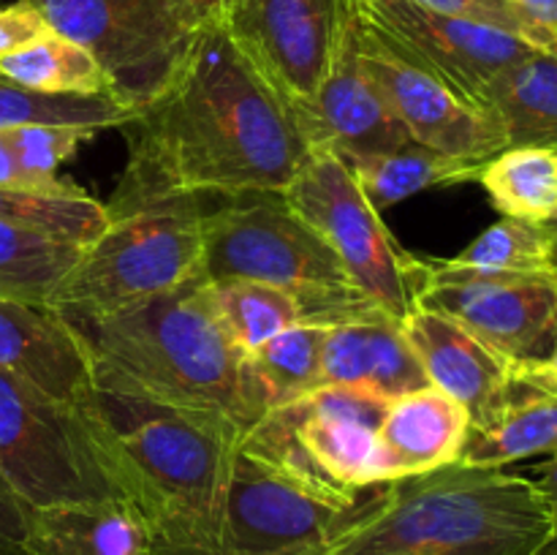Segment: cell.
Returning <instances> with one entry per match:
<instances>
[{
	"label": "cell",
	"mask_w": 557,
	"mask_h": 555,
	"mask_svg": "<svg viewBox=\"0 0 557 555\" xmlns=\"http://www.w3.org/2000/svg\"><path fill=\"white\" fill-rule=\"evenodd\" d=\"M128 161L112 215L169 201L283 194L308 156L292 107L223 25L194 33L166 85L125 125Z\"/></svg>",
	"instance_id": "cell-1"
},
{
	"label": "cell",
	"mask_w": 557,
	"mask_h": 555,
	"mask_svg": "<svg viewBox=\"0 0 557 555\" xmlns=\"http://www.w3.org/2000/svg\"><path fill=\"white\" fill-rule=\"evenodd\" d=\"M114 484L147 520L156 555H218L234 424L96 386L76 406Z\"/></svg>",
	"instance_id": "cell-2"
},
{
	"label": "cell",
	"mask_w": 557,
	"mask_h": 555,
	"mask_svg": "<svg viewBox=\"0 0 557 555\" xmlns=\"http://www.w3.org/2000/svg\"><path fill=\"white\" fill-rule=\"evenodd\" d=\"M60 316L85 343L96 386L207 414L243 435L267 414L248 359L218 324L205 278L114 313Z\"/></svg>",
	"instance_id": "cell-3"
},
{
	"label": "cell",
	"mask_w": 557,
	"mask_h": 555,
	"mask_svg": "<svg viewBox=\"0 0 557 555\" xmlns=\"http://www.w3.org/2000/svg\"><path fill=\"white\" fill-rule=\"evenodd\" d=\"M555 533L531 477L455 462L364 490L319 555H539Z\"/></svg>",
	"instance_id": "cell-4"
},
{
	"label": "cell",
	"mask_w": 557,
	"mask_h": 555,
	"mask_svg": "<svg viewBox=\"0 0 557 555\" xmlns=\"http://www.w3.org/2000/svg\"><path fill=\"white\" fill-rule=\"evenodd\" d=\"M201 278L207 283L243 278L283 288L297 299L305 321L319 324L381 310L348 281L324 239L288 210L281 194L239 196L207 207Z\"/></svg>",
	"instance_id": "cell-5"
},
{
	"label": "cell",
	"mask_w": 557,
	"mask_h": 555,
	"mask_svg": "<svg viewBox=\"0 0 557 555\" xmlns=\"http://www.w3.org/2000/svg\"><path fill=\"white\" fill-rule=\"evenodd\" d=\"M205 212V201L185 199L112 215L82 245L49 305L71 316H103L199 281Z\"/></svg>",
	"instance_id": "cell-6"
},
{
	"label": "cell",
	"mask_w": 557,
	"mask_h": 555,
	"mask_svg": "<svg viewBox=\"0 0 557 555\" xmlns=\"http://www.w3.org/2000/svg\"><path fill=\"white\" fill-rule=\"evenodd\" d=\"M281 199L335 254L348 281L392 319L422 305L428 259L408 254L359 188L346 158L310 147Z\"/></svg>",
	"instance_id": "cell-7"
},
{
	"label": "cell",
	"mask_w": 557,
	"mask_h": 555,
	"mask_svg": "<svg viewBox=\"0 0 557 555\" xmlns=\"http://www.w3.org/2000/svg\"><path fill=\"white\" fill-rule=\"evenodd\" d=\"M389 400L354 386H319L267 411L239 444L343 498L389 482L379 430Z\"/></svg>",
	"instance_id": "cell-8"
},
{
	"label": "cell",
	"mask_w": 557,
	"mask_h": 555,
	"mask_svg": "<svg viewBox=\"0 0 557 555\" xmlns=\"http://www.w3.org/2000/svg\"><path fill=\"white\" fill-rule=\"evenodd\" d=\"M0 479L27 509L123 498L76 406L0 373Z\"/></svg>",
	"instance_id": "cell-9"
},
{
	"label": "cell",
	"mask_w": 557,
	"mask_h": 555,
	"mask_svg": "<svg viewBox=\"0 0 557 555\" xmlns=\"http://www.w3.org/2000/svg\"><path fill=\"white\" fill-rule=\"evenodd\" d=\"M49 30L85 47L107 71L112 96L139 109L183 60L196 27L172 0H27Z\"/></svg>",
	"instance_id": "cell-10"
},
{
	"label": "cell",
	"mask_w": 557,
	"mask_h": 555,
	"mask_svg": "<svg viewBox=\"0 0 557 555\" xmlns=\"http://www.w3.org/2000/svg\"><path fill=\"white\" fill-rule=\"evenodd\" d=\"M359 498H343L315 488L239 444L228 479L218 555H319Z\"/></svg>",
	"instance_id": "cell-11"
},
{
	"label": "cell",
	"mask_w": 557,
	"mask_h": 555,
	"mask_svg": "<svg viewBox=\"0 0 557 555\" xmlns=\"http://www.w3.org/2000/svg\"><path fill=\"white\" fill-rule=\"evenodd\" d=\"M359 11V9H357ZM359 58L413 145L484 166L506 139L484 109L375 33L359 14Z\"/></svg>",
	"instance_id": "cell-12"
},
{
	"label": "cell",
	"mask_w": 557,
	"mask_h": 555,
	"mask_svg": "<svg viewBox=\"0 0 557 555\" xmlns=\"http://www.w3.org/2000/svg\"><path fill=\"white\" fill-rule=\"evenodd\" d=\"M422 305L451 316L517 362L547 357L557 341V270L462 272L428 259Z\"/></svg>",
	"instance_id": "cell-13"
},
{
	"label": "cell",
	"mask_w": 557,
	"mask_h": 555,
	"mask_svg": "<svg viewBox=\"0 0 557 555\" xmlns=\"http://www.w3.org/2000/svg\"><path fill=\"white\" fill-rule=\"evenodd\" d=\"M357 9L375 33L476 107L490 82L536 52L515 33L403 0H357Z\"/></svg>",
	"instance_id": "cell-14"
},
{
	"label": "cell",
	"mask_w": 557,
	"mask_h": 555,
	"mask_svg": "<svg viewBox=\"0 0 557 555\" xmlns=\"http://www.w3.org/2000/svg\"><path fill=\"white\" fill-rule=\"evenodd\" d=\"M348 0H239L223 27L288 107L326 74Z\"/></svg>",
	"instance_id": "cell-15"
},
{
	"label": "cell",
	"mask_w": 557,
	"mask_h": 555,
	"mask_svg": "<svg viewBox=\"0 0 557 555\" xmlns=\"http://www.w3.org/2000/svg\"><path fill=\"white\" fill-rule=\"evenodd\" d=\"M292 112L310 147H326L341 158L411 145V136L397 123L359 58L357 0H348L326 74L313 96L292 107Z\"/></svg>",
	"instance_id": "cell-16"
},
{
	"label": "cell",
	"mask_w": 557,
	"mask_h": 555,
	"mask_svg": "<svg viewBox=\"0 0 557 555\" xmlns=\"http://www.w3.org/2000/svg\"><path fill=\"white\" fill-rule=\"evenodd\" d=\"M428 384L471 414V430H487L515 403L517 359L490 346L441 310L419 305L400 321Z\"/></svg>",
	"instance_id": "cell-17"
},
{
	"label": "cell",
	"mask_w": 557,
	"mask_h": 555,
	"mask_svg": "<svg viewBox=\"0 0 557 555\" xmlns=\"http://www.w3.org/2000/svg\"><path fill=\"white\" fill-rule=\"evenodd\" d=\"M0 373L65 406L96 390L92 359L74 326L52 305L0 297Z\"/></svg>",
	"instance_id": "cell-18"
},
{
	"label": "cell",
	"mask_w": 557,
	"mask_h": 555,
	"mask_svg": "<svg viewBox=\"0 0 557 555\" xmlns=\"http://www.w3.org/2000/svg\"><path fill=\"white\" fill-rule=\"evenodd\" d=\"M319 386H354L395 400L430 384L400 321L375 310L341 324H326Z\"/></svg>",
	"instance_id": "cell-19"
},
{
	"label": "cell",
	"mask_w": 557,
	"mask_h": 555,
	"mask_svg": "<svg viewBox=\"0 0 557 555\" xmlns=\"http://www.w3.org/2000/svg\"><path fill=\"white\" fill-rule=\"evenodd\" d=\"M468 433L471 414L435 386L389 400L379 430L389 482L455 466Z\"/></svg>",
	"instance_id": "cell-20"
},
{
	"label": "cell",
	"mask_w": 557,
	"mask_h": 555,
	"mask_svg": "<svg viewBox=\"0 0 557 555\" xmlns=\"http://www.w3.org/2000/svg\"><path fill=\"white\" fill-rule=\"evenodd\" d=\"M27 555H156L152 531L128 498L27 509Z\"/></svg>",
	"instance_id": "cell-21"
},
{
	"label": "cell",
	"mask_w": 557,
	"mask_h": 555,
	"mask_svg": "<svg viewBox=\"0 0 557 555\" xmlns=\"http://www.w3.org/2000/svg\"><path fill=\"white\" fill-rule=\"evenodd\" d=\"M479 109L495 120L506 147L557 150V54L536 52L490 82Z\"/></svg>",
	"instance_id": "cell-22"
},
{
	"label": "cell",
	"mask_w": 557,
	"mask_h": 555,
	"mask_svg": "<svg viewBox=\"0 0 557 555\" xmlns=\"http://www.w3.org/2000/svg\"><path fill=\"white\" fill-rule=\"evenodd\" d=\"M357 177L359 188L379 212L411 199L428 188L438 185H460L476 180L482 166L457 161V158L441 156L422 145L397 147L392 152H375V156L346 158Z\"/></svg>",
	"instance_id": "cell-23"
},
{
	"label": "cell",
	"mask_w": 557,
	"mask_h": 555,
	"mask_svg": "<svg viewBox=\"0 0 557 555\" xmlns=\"http://www.w3.org/2000/svg\"><path fill=\"white\" fill-rule=\"evenodd\" d=\"M476 180L504 218L557 223V150L506 147L484 163Z\"/></svg>",
	"instance_id": "cell-24"
},
{
	"label": "cell",
	"mask_w": 557,
	"mask_h": 555,
	"mask_svg": "<svg viewBox=\"0 0 557 555\" xmlns=\"http://www.w3.org/2000/svg\"><path fill=\"white\" fill-rule=\"evenodd\" d=\"M533 455H557V395L517 392L504 417L487 430H471L460 466L506 468Z\"/></svg>",
	"instance_id": "cell-25"
},
{
	"label": "cell",
	"mask_w": 557,
	"mask_h": 555,
	"mask_svg": "<svg viewBox=\"0 0 557 555\" xmlns=\"http://www.w3.org/2000/svg\"><path fill=\"white\" fill-rule=\"evenodd\" d=\"M0 76L47 96H112L101 63L85 47L52 30L0 58Z\"/></svg>",
	"instance_id": "cell-26"
},
{
	"label": "cell",
	"mask_w": 557,
	"mask_h": 555,
	"mask_svg": "<svg viewBox=\"0 0 557 555\" xmlns=\"http://www.w3.org/2000/svg\"><path fill=\"white\" fill-rule=\"evenodd\" d=\"M210 299L218 324L245 359L272 337L305 321L302 308L292 294L259 281L234 278L210 283Z\"/></svg>",
	"instance_id": "cell-27"
},
{
	"label": "cell",
	"mask_w": 557,
	"mask_h": 555,
	"mask_svg": "<svg viewBox=\"0 0 557 555\" xmlns=\"http://www.w3.org/2000/svg\"><path fill=\"white\" fill-rule=\"evenodd\" d=\"M82 245L0 218V297L49 305Z\"/></svg>",
	"instance_id": "cell-28"
},
{
	"label": "cell",
	"mask_w": 557,
	"mask_h": 555,
	"mask_svg": "<svg viewBox=\"0 0 557 555\" xmlns=\"http://www.w3.org/2000/svg\"><path fill=\"white\" fill-rule=\"evenodd\" d=\"M326 324L299 321L292 330L281 332L270 343L248 357V370L253 375L267 411L288 406L299 397L319 390L321 343Z\"/></svg>",
	"instance_id": "cell-29"
},
{
	"label": "cell",
	"mask_w": 557,
	"mask_h": 555,
	"mask_svg": "<svg viewBox=\"0 0 557 555\" xmlns=\"http://www.w3.org/2000/svg\"><path fill=\"white\" fill-rule=\"evenodd\" d=\"M462 272H549L557 270V232L542 223L500 218L451 259H438Z\"/></svg>",
	"instance_id": "cell-30"
},
{
	"label": "cell",
	"mask_w": 557,
	"mask_h": 555,
	"mask_svg": "<svg viewBox=\"0 0 557 555\" xmlns=\"http://www.w3.org/2000/svg\"><path fill=\"white\" fill-rule=\"evenodd\" d=\"M136 109L112 96H47L0 76V131L20 125H79L87 131H123Z\"/></svg>",
	"instance_id": "cell-31"
},
{
	"label": "cell",
	"mask_w": 557,
	"mask_h": 555,
	"mask_svg": "<svg viewBox=\"0 0 557 555\" xmlns=\"http://www.w3.org/2000/svg\"><path fill=\"white\" fill-rule=\"evenodd\" d=\"M0 218L65 243L87 245L107 229L109 210L85 190L71 196H36L0 188Z\"/></svg>",
	"instance_id": "cell-32"
},
{
	"label": "cell",
	"mask_w": 557,
	"mask_h": 555,
	"mask_svg": "<svg viewBox=\"0 0 557 555\" xmlns=\"http://www.w3.org/2000/svg\"><path fill=\"white\" fill-rule=\"evenodd\" d=\"M11 147L16 152V161L30 177L41 180L47 185H69L71 180L60 177V166L79 150L82 141L90 139L96 131L79 128V125H20V128L5 131Z\"/></svg>",
	"instance_id": "cell-33"
},
{
	"label": "cell",
	"mask_w": 557,
	"mask_h": 555,
	"mask_svg": "<svg viewBox=\"0 0 557 555\" xmlns=\"http://www.w3.org/2000/svg\"><path fill=\"white\" fill-rule=\"evenodd\" d=\"M403 3L422 5V9L444 11V14L466 16V20L484 22V25L500 27L506 33H515L531 47L542 52L557 54V33L533 20L531 14L515 5L511 0H403Z\"/></svg>",
	"instance_id": "cell-34"
},
{
	"label": "cell",
	"mask_w": 557,
	"mask_h": 555,
	"mask_svg": "<svg viewBox=\"0 0 557 555\" xmlns=\"http://www.w3.org/2000/svg\"><path fill=\"white\" fill-rule=\"evenodd\" d=\"M47 33L49 25L27 0H14L9 5H0V58L16 52L25 44L47 36Z\"/></svg>",
	"instance_id": "cell-35"
},
{
	"label": "cell",
	"mask_w": 557,
	"mask_h": 555,
	"mask_svg": "<svg viewBox=\"0 0 557 555\" xmlns=\"http://www.w3.org/2000/svg\"><path fill=\"white\" fill-rule=\"evenodd\" d=\"M0 188L16 190V194H36V196H71L79 194V185H47L41 180L30 177L16 161V152L5 131H0Z\"/></svg>",
	"instance_id": "cell-36"
},
{
	"label": "cell",
	"mask_w": 557,
	"mask_h": 555,
	"mask_svg": "<svg viewBox=\"0 0 557 555\" xmlns=\"http://www.w3.org/2000/svg\"><path fill=\"white\" fill-rule=\"evenodd\" d=\"M27 506L0 479V555H27Z\"/></svg>",
	"instance_id": "cell-37"
},
{
	"label": "cell",
	"mask_w": 557,
	"mask_h": 555,
	"mask_svg": "<svg viewBox=\"0 0 557 555\" xmlns=\"http://www.w3.org/2000/svg\"><path fill=\"white\" fill-rule=\"evenodd\" d=\"M517 386L531 392L557 395V341L547 351V357L517 362Z\"/></svg>",
	"instance_id": "cell-38"
},
{
	"label": "cell",
	"mask_w": 557,
	"mask_h": 555,
	"mask_svg": "<svg viewBox=\"0 0 557 555\" xmlns=\"http://www.w3.org/2000/svg\"><path fill=\"white\" fill-rule=\"evenodd\" d=\"M239 0H172L174 9L199 30L205 25H223Z\"/></svg>",
	"instance_id": "cell-39"
},
{
	"label": "cell",
	"mask_w": 557,
	"mask_h": 555,
	"mask_svg": "<svg viewBox=\"0 0 557 555\" xmlns=\"http://www.w3.org/2000/svg\"><path fill=\"white\" fill-rule=\"evenodd\" d=\"M511 3L520 5L525 14H531L533 20L557 33V0H511Z\"/></svg>",
	"instance_id": "cell-40"
},
{
	"label": "cell",
	"mask_w": 557,
	"mask_h": 555,
	"mask_svg": "<svg viewBox=\"0 0 557 555\" xmlns=\"http://www.w3.org/2000/svg\"><path fill=\"white\" fill-rule=\"evenodd\" d=\"M536 473L539 477L533 479V482H536V488L542 490L544 498H547L549 506L557 511V455H553L549 462H544Z\"/></svg>",
	"instance_id": "cell-41"
},
{
	"label": "cell",
	"mask_w": 557,
	"mask_h": 555,
	"mask_svg": "<svg viewBox=\"0 0 557 555\" xmlns=\"http://www.w3.org/2000/svg\"><path fill=\"white\" fill-rule=\"evenodd\" d=\"M539 555H557V533H555L553 539H549L547 544H544V550Z\"/></svg>",
	"instance_id": "cell-42"
},
{
	"label": "cell",
	"mask_w": 557,
	"mask_h": 555,
	"mask_svg": "<svg viewBox=\"0 0 557 555\" xmlns=\"http://www.w3.org/2000/svg\"><path fill=\"white\" fill-rule=\"evenodd\" d=\"M555 232H557V223H555Z\"/></svg>",
	"instance_id": "cell-43"
}]
</instances>
